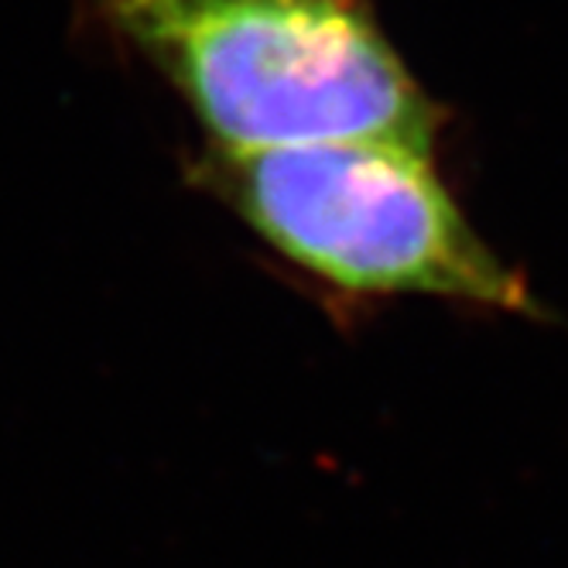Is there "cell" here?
Segmentation results:
<instances>
[{"label":"cell","mask_w":568,"mask_h":568,"mask_svg":"<svg viewBox=\"0 0 568 568\" xmlns=\"http://www.w3.org/2000/svg\"><path fill=\"white\" fill-rule=\"evenodd\" d=\"M151 62L216 151L346 138L435 148L438 106L367 0H93Z\"/></svg>","instance_id":"1"},{"label":"cell","mask_w":568,"mask_h":568,"mask_svg":"<svg viewBox=\"0 0 568 568\" xmlns=\"http://www.w3.org/2000/svg\"><path fill=\"white\" fill-rule=\"evenodd\" d=\"M267 247L333 288L432 295L500 312L538 308L442 185L432 151L346 138L271 151H216L195 165Z\"/></svg>","instance_id":"2"}]
</instances>
